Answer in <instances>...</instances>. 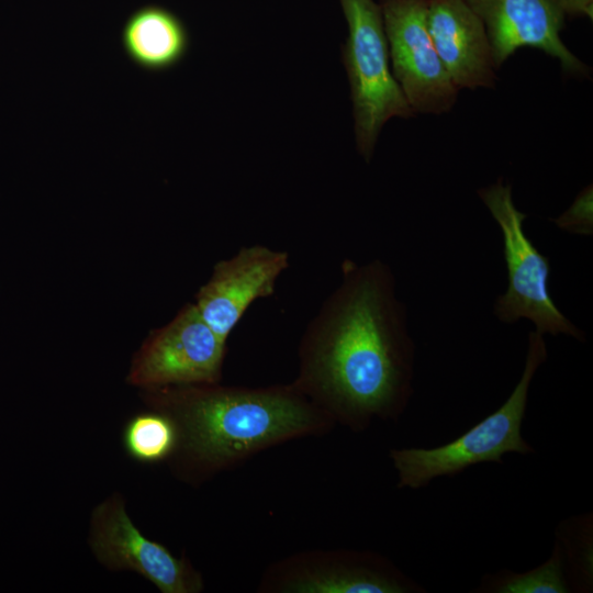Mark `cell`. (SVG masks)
I'll return each mask as SVG.
<instances>
[{
  "label": "cell",
  "instance_id": "9",
  "mask_svg": "<svg viewBox=\"0 0 593 593\" xmlns=\"http://www.w3.org/2000/svg\"><path fill=\"white\" fill-rule=\"evenodd\" d=\"M264 585L298 593L425 592L384 557L356 551L294 556L275 567Z\"/></svg>",
  "mask_w": 593,
  "mask_h": 593
},
{
  "label": "cell",
  "instance_id": "17",
  "mask_svg": "<svg viewBox=\"0 0 593 593\" xmlns=\"http://www.w3.org/2000/svg\"><path fill=\"white\" fill-rule=\"evenodd\" d=\"M564 16L593 18V0H550Z\"/></svg>",
  "mask_w": 593,
  "mask_h": 593
},
{
  "label": "cell",
  "instance_id": "10",
  "mask_svg": "<svg viewBox=\"0 0 593 593\" xmlns=\"http://www.w3.org/2000/svg\"><path fill=\"white\" fill-rule=\"evenodd\" d=\"M288 267L287 251L259 244L242 247L215 264L194 304L212 331L227 342L246 310L256 300L273 294L278 278Z\"/></svg>",
  "mask_w": 593,
  "mask_h": 593
},
{
  "label": "cell",
  "instance_id": "2",
  "mask_svg": "<svg viewBox=\"0 0 593 593\" xmlns=\"http://www.w3.org/2000/svg\"><path fill=\"white\" fill-rule=\"evenodd\" d=\"M178 432L177 450L206 472L282 441L326 430L332 417L294 383L264 388L176 384L146 389ZM174 452V454H175Z\"/></svg>",
  "mask_w": 593,
  "mask_h": 593
},
{
  "label": "cell",
  "instance_id": "6",
  "mask_svg": "<svg viewBox=\"0 0 593 593\" xmlns=\"http://www.w3.org/2000/svg\"><path fill=\"white\" fill-rule=\"evenodd\" d=\"M226 343L204 322L195 304H186L144 340L132 360L127 382L143 389L219 383Z\"/></svg>",
  "mask_w": 593,
  "mask_h": 593
},
{
  "label": "cell",
  "instance_id": "16",
  "mask_svg": "<svg viewBox=\"0 0 593 593\" xmlns=\"http://www.w3.org/2000/svg\"><path fill=\"white\" fill-rule=\"evenodd\" d=\"M553 223L561 230L580 234L593 233V189L586 186L579 192L572 204Z\"/></svg>",
  "mask_w": 593,
  "mask_h": 593
},
{
  "label": "cell",
  "instance_id": "4",
  "mask_svg": "<svg viewBox=\"0 0 593 593\" xmlns=\"http://www.w3.org/2000/svg\"><path fill=\"white\" fill-rule=\"evenodd\" d=\"M348 37L342 48L347 71L357 148L370 161L383 125L392 118L416 113L395 80L381 8L373 0H339Z\"/></svg>",
  "mask_w": 593,
  "mask_h": 593
},
{
  "label": "cell",
  "instance_id": "15",
  "mask_svg": "<svg viewBox=\"0 0 593 593\" xmlns=\"http://www.w3.org/2000/svg\"><path fill=\"white\" fill-rule=\"evenodd\" d=\"M126 452L141 462H157L171 457L177 448L178 432L174 421L155 411L134 416L123 432Z\"/></svg>",
  "mask_w": 593,
  "mask_h": 593
},
{
  "label": "cell",
  "instance_id": "5",
  "mask_svg": "<svg viewBox=\"0 0 593 593\" xmlns=\"http://www.w3.org/2000/svg\"><path fill=\"white\" fill-rule=\"evenodd\" d=\"M478 194L497 223L503 237L507 289L495 300L493 312L505 324L528 318L535 331L552 336L563 334L584 340V334L555 304L548 289L549 259L524 231L527 215L513 200L512 186L499 179L478 190Z\"/></svg>",
  "mask_w": 593,
  "mask_h": 593
},
{
  "label": "cell",
  "instance_id": "11",
  "mask_svg": "<svg viewBox=\"0 0 593 593\" xmlns=\"http://www.w3.org/2000/svg\"><path fill=\"white\" fill-rule=\"evenodd\" d=\"M483 22L495 68L522 47L559 60L563 71L586 76L589 68L562 42L566 16L550 0H467Z\"/></svg>",
  "mask_w": 593,
  "mask_h": 593
},
{
  "label": "cell",
  "instance_id": "1",
  "mask_svg": "<svg viewBox=\"0 0 593 593\" xmlns=\"http://www.w3.org/2000/svg\"><path fill=\"white\" fill-rule=\"evenodd\" d=\"M295 387L353 430L398 419L413 395L415 344L390 267L345 260L304 331Z\"/></svg>",
  "mask_w": 593,
  "mask_h": 593
},
{
  "label": "cell",
  "instance_id": "12",
  "mask_svg": "<svg viewBox=\"0 0 593 593\" xmlns=\"http://www.w3.org/2000/svg\"><path fill=\"white\" fill-rule=\"evenodd\" d=\"M428 30L458 90L493 88L495 65L485 26L467 0H428Z\"/></svg>",
  "mask_w": 593,
  "mask_h": 593
},
{
  "label": "cell",
  "instance_id": "3",
  "mask_svg": "<svg viewBox=\"0 0 593 593\" xmlns=\"http://www.w3.org/2000/svg\"><path fill=\"white\" fill-rule=\"evenodd\" d=\"M527 340L521 379L495 412L445 445L390 450L389 457L399 477L398 488L421 489L434 479L456 475L481 462L503 463L502 457L507 452L535 451L522 436V424L532 380L548 351L544 334L532 331Z\"/></svg>",
  "mask_w": 593,
  "mask_h": 593
},
{
  "label": "cell",
  "instance_id": "13",
  "mask_svg": "<svg viewBox=\"0 0 593 593\" xmlns=\"http://www.w3.org/2000/svg\"><path fill=\"white\" fill-rule=\"evenodd\" d=\"M127 57L148 71H164L186 56L190 40L183 22L168 9L147 4L126 20L121 34Z\"/></svg>",
  "mask_w": 593,
  "mask_h": 593
},
{
  "label": "cell",
  "instance_id": "7",
  "mask_svg": "<svg viewBox=\"0 0 593 593\" xmlns=\"http://www.w3.org/2000/svg\"><path fill=\"white\" fill-rule=\"evenodd\" d=\"M392 74L415 113L441 114L459 90L434 46L427 21L428 0H380Z\"/></svg>",
  "mask_w": 593,
  "mask_h": 593
},
{
  "label": "cell",
  "instance_id": "8",
  "mask_svg": "<svg viewBox=\"0 0 593 593\" xmlns=\"http://www.w3.org/2000/svg\"><path fill=\"white\" fill-rule=\"evenodd\" d=\"M91 547L109 569L135 571L163 593H195L203 588L200 574L190 563L137 529L119 495L108 499L93 511Z\"/></svg>",
  "mask_w": 593,
  "mask_h": 593
},
{
  "label": "cell",
  "instance_id": "14",
  "mask_svg": "<svg viewBox=\"0 0 593 593\" xmlns=\"http://www.w3.org/2000/svg\"><path fill=\"white\" fill-rule=\"evenodd\" d=\"M566 563L560 544L556 541L550 557L537 568L516 573L503 570L486 574L475 592L491 593H567Z\"/></svg>",
  "mask_w": 593,
  "mask_h": 593
}]
</instances>
